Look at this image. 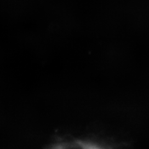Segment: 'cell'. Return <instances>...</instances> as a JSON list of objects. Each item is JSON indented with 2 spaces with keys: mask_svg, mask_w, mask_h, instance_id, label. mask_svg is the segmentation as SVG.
Instances as JSON below:
<instances>
[{
  "mask_svg": "<svg viewBox=\"0 0 149 149\" xmlns=\"http://www.w3.org/2000/svg\"><path fill=\"white\" fill-rule=\"evenodd\" d=\"M46 149H120L113 142L86 137H65L52 142Z\"/></svg>",
  "mask_w": 149,
  "mask_h": 149,
  "instance_id": "obj_1",
  "label": "cell"
}]
</instances>
